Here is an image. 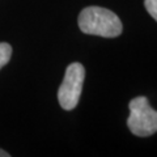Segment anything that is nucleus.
Here are the masks:
<instances>
[{
  "instance_id": "nucleus-1",
  "label": "nucleus",
  "mask_w": 157,
  "mask_h": 157,
  "mask_svg": "<svg viewBox=\"0 0 157 157\" xmlns=\"http://www.w3.org/2000/svg\"><path fill=\"white\" fill-rule=\"evenodd\" d=\"M77 24L80 30L89 36H98L104 38L119 37L123 32L119 17L102 7H86L78 14Z\"/></svg>"
},
{
  "instance_id": "nucleus-2",
  "label": "nucleus",
  "mask_w": 157,
  "mask_h": 157,
  "mask_svg": "<svg viewBox=\"0 0 157 157\" xmlns=\"http://www.w3.org/2000/svg\"><path fill=\"white\" fill-rule=\"evenodd\" d=\"M130 117L127 126L136 136L147 137L157 132V111L152 109L147 97H135L130 101Z\"/></svg>"
},
{
  "instance_id": "nucleus-3",
  "label": "nucleus",
  "mask_w": 157,
  "mask_h": 157,
  "mask_svg": "<svg viewBox=\"0 0 157 157\" xmlns=\"http://www.w3.org/2000/svg\"><path fill=\"white\" fill-rule=\"evenodd\" d=\"M85 78V68L81 63H71L66 68L64 78L58 90V101L62 109L73 110L78 104Z\"/></svg>"
},
{
  "instance_id": "nucleus-4",
  "label": "nucleus",
  "mask_w": 157,
  "mask_h": 157,
  "mask_svg": "<svg viewBox=\"0 0 157 157\" xmlns=\"http://www.w3.org/2000/svg\"><path fill=\"white\" fill-rule=\"evenodd\" d=\"M12 56V46L7 42H0V70L8 64Z\"/></svg>"
},
{
  "instance_id": "nucleus-5",
  "label": "nucleus",
  "mask_w": 157,
  "mask_h": 157,
  "mask_svg": "<svg viewBox=\"0 0 157 157\" xmlns=\"http://www.w3.org/2000/svg\"><path fill=\"white\" fill-rule=\"evenodd\" d=\"M144 6L148 13L157 21V0H144Z\"/></svg>"
},
{
  "instance_id": "nucleus-6",
  "label": "nucleus",
  "mask_w": 157,
  "mask_h": 157,
  "mask_svg": "<svg viewBox=\"0 0 157 157\" xmlns=\"http://www.w3.org/2000/svg\"><path fill=\"white\" fill-rule=\"evenodd\" d=\"M9 156H11V155H9V153H7V152L4 151V149H2V148H0V157H9Z\"/></svg>"
}]
</instances>
